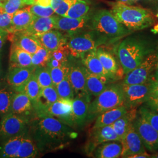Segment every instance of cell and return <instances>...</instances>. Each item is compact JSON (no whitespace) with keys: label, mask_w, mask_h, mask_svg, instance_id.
<instances>
[{"label":"cell","mask_w":158,"mask_h":158,"mask_svg":"<svg viewBox=\"0 0 158 158\" xmlns=\"http://www.w3.org/2000/svg\"><path fill=\"white\" fill-rule=\"evenodd\" d=\"M28 131L38 150L44 152L63 148L77 136L73 128L51 117H37L29 122Z\"/></svg>","instance_id":"6da1fadb"},{"label":"cell","mask_w":158,"mask_h":158,"mask_svg":"<svg viewBox=\"0 0 158 158\" xmlns=\"http://www.w3.org/2000/svg\"><path fill=\"white\" fill-rule=\"evenodd\" d=\"M131 34L125 36L115 49V55L124 75L139 66L149 55L158 51V44L151 39Z\"/></svg>","instance_id":"7a4b0ae2"},{"label":"cell","mask_w":158,"mask_h":158,"mask_svg":"<svg viewBox=\"0 0 158 158\" xmlns=\"http://www.w3.org/2000/svg\"><path fill=\"white\" fill-rule=\"evenodd\" d=\"M111 11L119 23L132 32L149 28L155 23V16L151 10L116 2L111 3Z\"/></svg>","instance_id":"3957f363"},{"label":"cell","mask_w":158,"mask_h":158,"mask_svg":"<svg viewBox=\"0 0 158 158\" xmlns=\"http://www.w3.org/2000/svg\"><path fill=\"white\" fill-rule=\"evenodd\" d=\"M90 29L107 38L112 43L132 33L107 10H100L92 14Z\"/></svg>","instance_id":"277c9868"},{"label":"cell","mask_w":158,"mask_h":158,"mask_svg":"<svg viewBox=\"0 0 158 158\" xmlns=\"http://www.w3.org/2000/svg\"><path fill=\"white\" fill-rule=\"evenodd\" d=\"M124 98L121 82H113L91 101L87 117V123L91 122L102 113L124 104Z\"/></svg>","instance_id":"5b68a950"},{"label":"cell","mask_w":158,"mask_h":158,"mask_svg":"<svg viewBox=\"0 0 158 158\" xmlns=\"http://www.w3.org/2000/svg\"><path fill=\"white\" fill-rule=\"evenodd\" d=\"M111 43L107 38L95 31L89 29L68 36L66 45L72 56L81 59L91 51Z\"/></svg>","instance_id":"8992f818"},{"label":"cell","mask_w":158,"mask_h":158,"mask_svg":"<svg viewBox=\"0 0 158 158\" xmlns=\"http://www.w3.org/2000/svg\"><path fill=\"white\" fill-rule=\"evenodd\" d=\"M29 122L28 118L14 113L4 115L0 121V141L3 142L13 137L26 135Z\"/></svg>","instance_id":"52a82bcc"},{"label":"cell","mask_w":158,"mask_h":158,"mask_svg":"<svg viewBox=\"0 0 158 158\" xmlns=\"http://www.w3.org/2000/svg\"><path fill=\"white\" fill-rule=\"evenodd\" d=\"M124 93V105L128 109L138 108L144 104L151 96V80L135 85H125L122 83Z\"/></svg>","instance_id":"ba28073f"},{"label":"cell","mask_w":158,"mask_h":158,"mask_svg":"<svg viewBox=\"0 0 158 158\" xmlns=\"http://www.w3.org/2000/svg\"><path fill=\"white\" fill-rule=\"evenodd\" d=\"M158 61V53L151 54L136 68L125 74L122 83L135 85L146 83L151 79Z\"/></svg>","instance_id":"9c48e42d"},{"label":"cell","mask_w":158,"mask_h":158,"mask_svg":"<svg viewBox=\"0 0 158 158\" xmlns=\"http://www.w3.org/2000/svg\"><path fill=\"white\" fill-rule=\"evenodd\" d=\"M37 117H51L75 128L72 112V100L59 98L49 106L35 113Z\"/></svg>","instance_id":"30bf717a"},{"label":"cell","mask_w":158,"mask_h":158,"mask_svg":"<svg viewBox=\"0 0 158 158\" xmlns=\"http://www.w3.org/2000/svg\"><path fill=\"white\" fill-rule=\"evenodd\" d=\"M133 125L147 151L158 152V132L138 111Z\"/></svg>","instance_id":"8fae6325"},{"label":"cell","mask_w":158,"mask_h":158,"mask_svg":"<svg viewBox=\"0 0 158 158\" xmlns=\"http://www.w3.org/2000/svg\"><path fill=\"white\" fill-rule=\"evenodd\" d=\"M92 14L89 13L81 18L61 17L57 15L56 29L61 31L67 36L90 29Z\"/></svg>","instance_id":"7c38bea8"},{"label":"cell","mask_w":158,"mask_h":158,"mask_svg":"<svg viewBox=\"0 0 158 158\" xmlns=\"http://www.w3.org/2000/svg\"><path fill=\"white\" fill-rule=\"evenodd\" d=\"M116 140L121 141L111 125L95 128H92L85 145V152L88 156H90L96 148L102 143Z\"/></svg>","instance_id":"4fadbf2b"},{"label":"cell","mask_w":158,"mask_h":158,"mask_svg":"<svg viewBox=\"0 0 158 158\" xmlns=\"http://www.w3.org/2000/svg\"><path fill=\"white\" fill-rule=\"evenodd\" d=\"M121 142L123 145L121 158H127L131 155L147 151L133 123L130 125Z\"/></svg>","instance_id":"5bb4252c"},{"label":"cell","mask_w":158,"mask_h":158,"mask_svg":"<svg viewBox=\"0 0 158 158\" xmlns=\"http://www.w3.org/2000/svg\"><path fill=\"white\" fill-rule=\"evenodd\" d=\"M91 97L89 93L74 96L72 100V112L76 127H83L87 123V117Z\"/></svg>","instance_id":"9a60e30c"},{"label":"cell","mask_w":158,"mask_h":158,"mask_svg":"<svg viewBox=\"0 0 158 158\" xmlns=\"http://www.w3.org/2000/svg\"><path fill=\"white\" fill-rule=\"evenodd\" d=\"M35 68L10 66L6 76L7 83L15 92L21 91L33 74Z\"/></svg>","instance_id":"2e32d148"},{"label":"cell","mask_w":158,"mask_h":158,"mask_svg":"<svg viewBox=\"0 0 158 158\" xmlns=\"http://www.w3.org/2000/svg\"><path fill=\"white\" fill-rule=\"evenodd\" d=\"M69 66L68 78L73 87L75 96L89 93L86 88L85 78L81 62L73 63V61H70L69 59Z\"/></svg>","instance_id":"e0dca14e"},{"label":"cell","mask_w":158,"mask_h":158,"mask_svg":"<svg viewBox=\"0 0 158 158\" xmlns=\"http://www.w3.org/2000/svg\"><path fill=\"white\" fill-rule=\"evenodd\" d=\"M33 36L39 41L42 46L51 52L60 46L66 45L68 40V36L57 29H52Z\"/></svg>","instance_id":"ac0fdd59"},{"label":"cell","mask_w":158,"mask_h":158,"mask_svg":"<svg viewBox=\"0 0 158 158\" xmlns=\"http://www.w3.org/2000/svg\"><path fill=\"white\" fill-rule=\"evenodd\" d=\"M96 53L104 68L117 80H120L124 76L117 57H116L113 53L100 46L97 49Z\"/></svg>","instance_id":"d6986e66"},{"label":"cell","mask_w":158,"mask_h":158,"mask_svg":"<svg viewBox=\"0 0 158 158\" xmlns=\"http://www.w3.org/2000/svg\"><path fill=\"white\" fill-rule=\"evenodd\" d=\"M83 70L85 78L87 90L91 97H96L98 96L107 87L108 85L115 82L111 79L91 73L83 64Z\"/></svg>","instance_id":"ffe728a7"},{"label":"cell","mask_w":158,"mask_h":158,"mask_svg":"<svg viewBox=\"0 0 158 158\" xmlns=\"http://www.w3.org/2000/svg\"><path fill=\"white\" fill-rule=\"evenodd\" d=\"M10 113L22 115L28 119L29 116L35 113L32 102L25 92L17 91L14 93Z\"/></svg>","instance_id":"44dd1931"},{"label":"cell","mask_w":158,"mask_h":158,"mask_svg":"<svg viewBox=\"0 0 158 158\" xmlns=\"http://www.w3.org/2000/svg\"><path fill=\"white\" fill-rule=\"evenodd\" d=\"M123 145L121 141L106 142L93 151L91 156L96 158H118L121 156Z\"/></svg>","instance_id":"7402d4cb"},{"label":"cell","mask_w":158,"mask_h":158,"mask_svg":"<svg viewBox=\"0 0 158 158\" xmlns=\"http://www.w3.org/2000/svg\"><path fill=\"white\" fill-rule=\"evenodd\" d=\"M96 50L91 51L81 57V62L82 64L91 73L107 77L108 79L113 80L114 81H117V80L115 79V77L111 74L108 72L102 65V63L97 55Z\"/></svg>","instance_id":"603a6c76"},{"label":"cell","mask_w":158,"mask_h":158,"mask_svg":"<svg viewBox=\"0 0 158 158\" xmlns=\"http://www.w3.org/2000/svg\"><path fill=\"white\" fill-rule=\"evenodd\" d=\"M12 44L17 46L23 51L33 55L41 45L35 36L23 32L11 33Z\"/></svg>","instance_id":"cb8c5ba5"},{"label":"cell","mask_w":158,"mask_h":158,"mask_svg":"<svg viewBox=\"0 0 158 158\" xmlns=\"http://www.w3.org/2000/svg\"><path fill=\"white\" fill-rule=\"evenodd\" d=\"M56 17L55 15L49 17H35L27 29L21 32L35 35L56 29Z\"/></svg>","instance_id":"d4e9b609"},{"label":"cell","mask_w":158,"mask_h":158,"mask_svg":"<svg viewBox=\"0 0 158 158\" xmlns=\"http://www.w3.org/2000/svg\"><path fill=\"white\" fill-rule=\"evenodd\" d=\"M28 8H23L12 15L11 31L10 34L23 31L27 29L34 20L35 17Z\"/></svg>","instance_id":"484cf974"},{"label":"cell","mask_w":158,"mask_h":158,"mask_svg":"<svg viewBox=\"0 0 158 158\" xmlns=\"http://www.w3.org/2000/svg\"><path fill=\"white\" fill-rule=\"evenodd\" d=\"M128 110L129 109L123 104L102 113L96 118L93 128H95L112 124L127 113Z\"/></svg>","instance_id":"4316f807"},{"label":"cell","mask_w":158,"mask_h":158,"mask_svg":"<svg viewBox=\"0 0 158 158\" xmlns=\"http://www.w3.org/2000/svg\"><path fill=\"white\" fill-rule=\"evenodd\" d=\"M10 66L31 68L32 55L12 44L10 53Z\"/></svg>","instance_id":"83f0119b"},{"label":"cell","mask_w":158,"mask_h":158,"mask_svg":"<svg viewBox=\"0 0 158 158\" xmlns=\"http://www.w3.org/2000/svg\"><path fill=\"white\" fill-rule=\"evenodd\" d=\"M138 114V108L129 109L121 117L111 125L120 140L124 135L130 125L133 123Z\"/></svg>","instance_id":"f1b7e54d"},{"label":"cell","mask_w":158,"mask_h":158,"mask_svg":"<svg viewBox=\"0 0 158 158\" xmlns=\"http://www.w3.org/2000/svg\"><path fill=\"white\" fill-rule=\"evenodd\" d=\"M59 99V97L55 86L52 85L41 88L38 100L34 104L35 114L36 111L49 106Z\"/></svg>","instance_id":"f546056e"},{"label":"cell","mask_w":158,"mask_h":158,"mask_svg":"<svg viewBox=\"0 0 158 158\" xmlns=\"http://www.w3.org/2000/svg\"><path fill=\"white\" fill-rule=\"evenodd\" d=\"M24 136L13 137L3 142L0 147V158H16L17 152Z\"/></svg>","instance_id":"4dcf8cb0"},{"label":"cell","mask_w":158,"mask_h":158,"mask_svg":"<svg viewBox=\"0 0 158 158\" xmlns=\"http://www.w3.org/2000/svg\"><path fill=\"white\" fill-rule=\"evenodd\" d=\"M39 152L35 142L24 136L17 152L16 158H32L37 156Z\"/></svg>","instance_id":"1f68e13d"},{"label":"cell","mask_w":158,"mask_h":158,"mask_svg":"<svg viewBox=\"0 0 158 158\" xmlns=\"http://www.w3.org/2000/svg\"><path fill=\"white\" fill-rule=\"evenodd\" d=\"M90 10V5L89 1L77 0L70 6L64 17L72 18H81L89 14Z\"/></svg>","instance_id":"d6a6232c"},{"label":"cell","mask_w":158,"mask_h":158,"mask_svg":"<svg viewBox=\"0 0 158 158\" xmlns=\"http://www.w3.org/2000/svg\"><path fill=\"white\" fill-rule=\"evenodd\" d=\"M14 90L8 85L0 88V117L10 113Z\"/></svg>","instance_id":"836d02e7"},{"label":"cell","mask_w":158,"mask_h":158,"mask_svg":"<svg viewBox=\"0 0 158 158\" xmlns=\"http://www.w3.org/2000/svg\"><path fill=\"white\" fill-rule=\"evenodd\" d=\"M41 87L35 76L34 73L32 74L28 81L24 85L21 91H23L28 96L32 102L33 106L38 100L40 96Z\"/></svg>","instance_id":"e575fe53"},{"label":"cell","mask_w":158,"mask_h":158,"mask_svg":"<svg viewBox=\"0 0 158 158\" xmlns=\"http://www.w3.org/2000/svg\"><path fill=\"white\" fill-rule=\"evenodd\" d=\"M51 56V52L40 46L35 53L32 55V64L34 68L46 66Z\"/></svg>","instance_id":"d590c367"},{"label":"cell","mask_w":158,"mask_h":158,"mask_svg":"<svg viewBox=\"0 0 158 158\" xmlns=\"http://www.w3.org/2000/svg\"><path fill=\"white\" fill-rule=\"evenodd\" d=\"M59 98L72 100L75 96L73 87L70 83L68 76L56 86Z\"/></svg>","instance_id":"8d00e7d4"},{"label":"cell","mask_w":158,"mask_h":158,"mask_svg":"<svg viewBox=\"0 0 158 158\" xmlns=\"http://www.w3.org/2000/svg\"><path fill=\"white\" fill-rule=\"evenodd\" d=\"M34 74L41 88L53 85L51 74L47 66L35 68Z\"/></svg>","instance_id":"74e56055"},{"label":"cell","mask_w":158,"mask_h":158,"mask_svg":"<svg viewBox=\"0 0 158 158\" xmlns=\"http://www.w3.org/2000/svg\"><path fill=\"white\" fill-rule=\"evenodd\" d=\"M77 0H51V7L57 15L64 17L70 6Z\"/></svg>","instance_id":"f35d334b"},{"label":"cell","mask_w":158,"mask_h":158,"mask_svg":"<svg viewBox=\"0 0 158 158\" xmlns=\"http://www.w3.org/2000/svg\"><path fill=\"white\" fill-rule=\"evenodd\" d=\"M48 69L51 74L53 85L54 86H56L68 76L69 66L68 63L67 65H64L60 67Z\"/></svg>","instance_id":"ab89813d"},{"label":"cell","mask_w":158,"mask_h":158,"mask_svg":"<svg viewBox=\"0 0 158 158\" xmlns=\"http://www.w3.org/2000/svg\"><path fill=\"white\" fill-rule=\"evenodd\" d=\"M138 112L151 124L158 132V113L147 107L145 105L141 106Z\"/></svg>","instance_id":"60d3db41"},{"label":"cell","mask_w":158,"mask_h":158,"mask_svg":"<svg viewBox=\"0 0 158 158\" xmlns=\"http://www.w3.org/2000/svg\"><path fill=\"white\" fill-rule=\"evenodd\" d=\"M3 6L8 14H12L25 6H30L29 0H6L2 2Z\"/></svg>","instance_id":"b9f144b4"},{"label":"cell","mask_w":158,"mask_h":158,"mask_svg":"<svg viewBox=\"0 0 158 158\" xmlns=\"http://www.w3.org/2000/svg\"><path fill=\"white\" fill-rule=\"evenodd\" d=\"M28 8L30 12L36 17H51L55 14L51 6H44L37 4H35L31 6H29Z\"/></svg>","instance_id":"7bdbcfd3"},{"label":"cell","mask_w":158,"mask_h":158,"mask_svg":"<svg viewBox=\"0 0 158 158\" xmlns=\"http://www.w3.org/2000/svg\"><path fill=\"white\" fill-rule=\"evenodd\" d=\"M12 15L6 11L2 2L0 1V29L6 30L9 33L11 31Z\"/></svg>","instance_id":"ee69618b"},{"label":"cell","mask_w":158,"mask_h":158,"mask_svg":"<svg viewBox=\"0 0 158 158\" xmlns=\"http://www.w3.org/2000/svg\"><path fill=\"white\" fill-rule=\"evenodd\" d=\"M70 53L66 45L60 46L56 50L51 52V57L61 62L68 64L70 57Z\"/></svg>","instance_id":"f6af8a7d"},{"label":"cell","mask_w":158,"mask_h":158,"mask_svg":"<svg viewBox=\"0 0 158 158\" xmlns=\"http://www.w3.org/2000/svg\"><path fill=\"white\" fill-rule=\"evenodd\" d=\"M144 105L158 113V94L151 97Z\"/></svg>","instance_id":"bcb514c9"},{"label":"cell","mask_w":158,"mask_h":158,"mask_svg":"<svg viewBox=\"0 0 158 158\" xmlns=\"http://www.w3.org/2000/svg\"><path fill=\"white\" fill-rule=\"evenodd\" d=\"M151 96L158 94V74L155 73L153 74L151 79Z\"/></svg>","instance_id":"7dc6e473"},{"label":"cell","mask_w":158,"mask_h":158,"mask_svg":"<svg viewBox=\"0 0 158 158\" xmlns=\"http://www.w3.org/2000/svg\"><path fill=\"white\" fill-rule=\"evenodd\" d=\"M64 65H67V64H65L61 62L56 60V59L51 57H51H50L48 62L47 63L46 66L48 68H55L60 67V66H62Z\"/></svg>","instance_id":"c3c4849f"},{"label":"cell","mask_w":158,"mask_h":158,"mask_svg":"<svg viewBox=\"0 0 158 158\" xmlns=\"http://www.w3.org/2000/svg\"><path fill=\"white\" fill-rule=\"evenodd\" d=\"M9 35V32L6 30L0 29V52L6 42V40Z\"/></svg>","instance_id":"681fc988"},{"label":"cell","mask_w":158,"mask_h":158,"mask_svg":"<svg viewBox=\"0 0 158 158\" xmlns=\"http://www.w3.org/2000/svg\"><path fill=\"white\" fill-rule=\"evenodd\" d=\"M127 158H151V154L146 152L131 155Z\"/></svg>","instance_id":"f907efd6"},{"label":"cell","mask_w":158,"mask_h":158,"mask_svg":"<svg viewBox=\"0 0 158 158\" xmlns=\"http://www.w3.org/2000/svg\"><path fill=\"white\" fill-rule=\"evenodd\" d=\"M117 1L119 2L126 4H129V5H131L132 3H134L132 0H117Z\"/></svg>","instance_id":"816d5d0a"},{"label":"cell","mask_w":158,"mask_h":158,"mask_svg":"<svg viewBox=\"0 0 158 158\" xmlns=\"http://www.w3.org/2000/svg\"><path fill=\"white\" fill-rule=\"evenodd\" d=\"M151 158H158V152L151 154Z\"/></svg>","instance_id":"f5cc1de1"},{"label":"cell","mask_w":158,"mask_h":158,"mask_svg":"<svg viewBox=\"0 0 158 158\" xmlns=\"http://www.w3.org/2000/svg\"><path fill=\"white\" fill-rule=\"evenodd\" d=\"M155 73L158 74V61L156 65V68H155Z\"/></svg>","instance_id":"db71d44e"},{"label":"cell","mask_w":158,"mask_h":158,"mask_svg":"<svg viewBox=\"0 0 158 158\" xmlns=\"http://www.w3.org/2000/svg\"><path fill=\"white\" fill-rule=\"evenodd\" d=\"M147 1L149 2H158V0H147Z\"/></svg>","instance_id":"11a10c76"},{"label":"cell","mask_w":158,"mask_h":158,"mask_svg":"<svg viewBox=\"0 0 158 158\" xmlns=\"http://www.w3.org/2000/svg\"><path fill=\"white\" fill-rule=\"evenodd\" d=\"M1 54V52H0ZM1 56H0V75H1Z\"/></svg>","instance_id":"9f6ffc18"},{"label":"cell","mask_w":158,"mask_h":158,"mask_svg":"<svg viewBox=\"0 0 158 158\" xmlns=\"http://www.w3.org/2000/svg\"><path fill=\"white\" fill-rule=\"evenodd\" d=\"M5 1H6V0H0V1H1V2H4Z\"/></svg>","instance_id":"6f0895ef"},{"label":"cell","mask_w":158,"mask_h":158,"mask_svg":"<svg viewBox=\"0 0 158 158\" xmlns=\"http://www.w3.org/2000/svg\"><path fill=\"white\" fill-rule=\"evenodd\" d=\"M133 1V2H135V1H138V0H132Z\"/></svg>","instance_id":"680465c9"},{"label":"cell","mask_w":158,"mask_h":158,"mask_svg":"<svg viewBox=\"0 0 158 158\" xmlns=\"http://www.w3.org/2000/svg\"><path fill=\"white\" fill-rule=\"evenodd\" d=\"M156 17H157V18H158V12L157 13V14H156Z\"/></svg>","instance_id":"91938a15"},{"label":"cell","mask_w":158,"mask_h":158,"mask_svg":"<svg viewBox=\"0 0 158 158\" xmlns=\"http://www.w3.org/2000/svg\"><path fill=\"white\" fill-rule=\"evenodd\" d=\"M85 1H89V0H85Z\"/></svg>","instance_id":"94428289"}]
</instances>
